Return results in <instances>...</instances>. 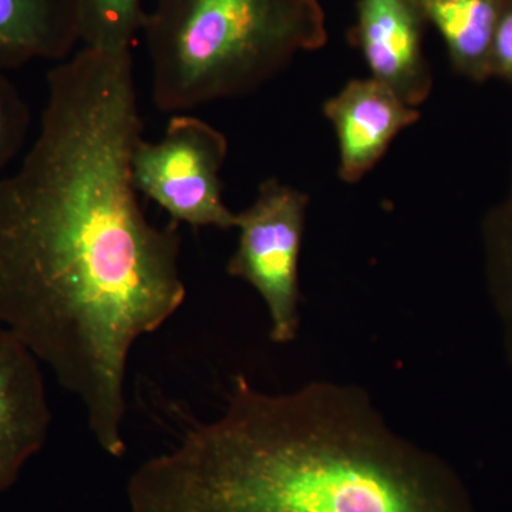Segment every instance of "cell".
Listing matches in <instances>:
<instances>
[{
  "label": "cell",
  "mask_w": 512,
  "mask_h": 512,
  "mask_svg": "<svg viewBox=\"0 0 512 512\" xmlns=\"http://www.w3.org/2000/svg\"><path fill=\"white\" fill-rule=\"evenodd\" d=\"M228 140L218 128L190 114H173L158 141L141 138L131 156L137 192L156 202L174 224L237 227L238 212L222 198L221 168Z\"/></svg>",
  "instance_id": "5"
},
{
  "label": "cell",
  "mask_w": 512,
  "mask_h": 512,
  "mask_svg": "<svg viewBox=\"0 0 512 512\" xmlns=\"http://www.w3.org/2000/svg\"><path fill=\"white\" fill-rule=\"evenodd\" d=\"M308 207L305 192L271 178L247 210L238 212V245L227 274L264 299L269 338L279 345L293 342L301 328L299 259Z\"/></svg>",
  "instance_id": "4"
},
{
  "label": "cell",
  "mask_w": 512,
  "mask_h": 512,
  "mask_svg": "<svg viewBox=\"0 0 512 512\" xmlns=\"http://www.w3.org/2000/svg\"><path fill=\"white\" fill-rule=\"evenodd\" d=\"M32 114L18 87L0 72V168L18 156L28 138Z\"/></svg>",
  "instance_id": "12"
},
{
  "label": "cell",
  "mask_w": 512,
  "mask_h": 512,
  "mask_svg": "<svg viewBox=\"0 0 512 512\" xmlns=\"http://www.w3.org/2000/svg\"><path fill=\"white\" fill-rule=\"evenodd\" d=\"M497 309L505 346L512 362V235L504 239L498 254Z\"/></svg>",
  "instance_id": "13"
},
{
  "label": "cell",
  "mask_w": 512,
  "mask_h": 512,
  "mask_svg": "<svg viewBox=\"0 0 512 512\" xmlns=\"http://www.w3.org/2000/svg\"><path fill=\"white\" fill-rule=\"evenodd\" d=\"M143 128L131 50L83 46L47 73L39 134L0 180V325L116 457L131 349L187 298L178 224L148 221L131 178Z\"/></svg>",
  "instance_id": "1"
},
{
  "label": "cell",
  "mask_w": 512,
  "mask_h": 512,
  "mask_svg": "<svg viewBox=\"0 0 512 512\" xmlns=\"http://www.w3.org/2000/svg\"><path fill=\"white\" fill-rule=\"evenodd\" d=\"M80 43L90 49L131 50L143 32L147 12L143 0H76Z\"/></svg>",
  "instance_id": "11"
},
{
  "label": "cell",
  "mask_w": 512,
  "mask_h": 512,
  "mask_svg": "<svg viewBox=\"0 0 512 512\" xmlns=\"http://www.w3.org/2000/svg\"><path fill=\"white\" fill-rule=\"evenodd\" d=\"M458 66L480 72L493 49L497 29L494 0H420Z\"/></svg>",
  "instance_id": "10"
},
{
  "label": "cell",
  "mask_w": 512,
  "mask_h": 512,
  "mask_svg": "<svg viewBox=\"0 0 512 512\" xmlns=\"http://www.w3.org/2000/svg\"><path fill=\"white\" fill-rule=\"evenodd\" d=\"M323 113L335 128L340 178L349 184L362 180L394 138L420 119L419 109L373 77L350 80L326 101Z\"/></svg>",
  "instance_id": "6"
},
{
  "label": "cell",
  "mask_w": 512,
  "mask_h": 512,
  "mask_svg": "<svg viewBox=\"0 0 512 512\" xmlns=\"http://www.w3.org/2000/svg\"><path fill=\"white\" fill-rule=\"evenodd\" d=\"M131 512H474L443 458L400 436L365 390L312 382L271 394L237 376L128 483Z\"/></svg>",
  "instance_id": "2"
},
{
  "label": "cell",
  "mask_w": 512,
  "mask_h": 512,
  "mask_svg": "<svg viewBox=\"0 0 512 512\" xmlns=\"http://www.w3.org/2000/svg\"><path fill=\"white\" fill-rule=\"evenodd\" d=\"M50 421L39 359L12 332L0 329V494L45 446Z\"/></svg>",
  "instance_id": "7"
},
{
  "label": "cell",
  "mask_w": 512,
  "mask_h": 512,
  "mask_svg": "<svg viewBox=\"0 0 512 512\" xmlns=\"http://www.w3.org/2000/svg\"><path fill=\"white\" fill-rule=\"evenodd\" d=\"M80 43L76 0H0V72L63 62Z\"/></svg>",
  "instance_id": "9"
},
{
  "label": "cell",
  "mask_w": 512,
  "mask_h": 512,
  "mask_svg": "<svg viewBox=\"0 0 512 512\" xmlns=\"http://www.w3.org/2000/svg\"><path fill=\"white\" fill-rule=\"evenodd\" d=\"M491 53L495 67L512 77V12L498 22Z\"/></svg>",
  "instance_id": "14"
},
{
  "label": "cell",
  "mask_w": 512,
  "mask_h": 512,
  "mask_svg": "<svg viewBox=\"0 0 512 512\" xmlns=\"http://www.w3.org/2000/svg\"><path fill=\"white\" fill-rule=\"evenodd\" d=\"M141 33L171 114L255 92L320 36L309 0H158Z\"/></svg>",
  "instance_id": "3"
},
{
  "label": "cell",
  "mask_w": 512,
  "mask_h": 512,
  "mask_svg": "<svg viewBox=\"0 0 512 512\" xmlns=\"http://www.w3.org/2000/svg\"><path fill=\"white\" fill-rule=\"evenodd\" d=\"M359 36L370 77L419 109L429 99L433 76L421 52L416 3L360 0Z\"/></svg>",
  "instance_id": "8"
}]
</instances>
